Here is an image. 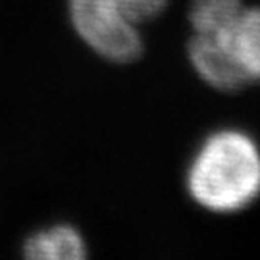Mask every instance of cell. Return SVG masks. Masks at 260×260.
<instances>
[{"instance_id": "1", "label": "cell", "mask_w": 260, "mask_h": 260, "mask_svg": "<svg viewBox=\"0 0 260 260\" xmlns=\"http://www.w3.org/2000/svg\"><path fill=\"white\" fill-rule=\"evenodd\" d=\"M189 197L205 210L235 214L260 197V149L239 129L210 133L193 154L185 174Z\"/></svg>"}, {"instance_id": "2", "label": "cell", "mask_w": 260, "mask_h": 260, "mask_svg": "<svg viewBox=\"0 0 260 260\" xmlns=\"http://www.w3.org/2000/svg\"><path fill=\"white\" fill-rule=\"evenodd\" d=\"M66 19L79 41L114 47L166 12L170 0H64Z\"/></svg>"}, {"instance_id": "3", "label": "cell", "mask_w": 260, "mask_h": 260, "mask_svg": "<svg viewBox=\"0 0 260 260\" xmlns=\"http://www.w3.org/2000/svg\"><path fill=\"white\" fill-rule=\"evenodd\" d=\"M189 62L197 75L223 93H237L249 85L247 75L243 74L241 66L225 45L220 35H201L195 33L189 41Z\"/></svg>"}, {"instance_id": "4", "label": "cell", "mask_w": 260, "mask_h": 260, "mask_svg": "<svg viewBox=\"0 0 260 260\" xmlns=\"http://www.w3.org/2000/svg\"><path fill=\"white\" fill-rule=\"evenodd\" d=\"M21 254L27 260H85L89 256V241L75 223L50 222L23 237Z\"/></svg>"}, {"instance_id": "5", "label": "cell", "mask_w": 260, "mask_h": 260, "mask_svg": "<svg viewBox=\"0 0 260 260\" xmlns=\"http://www.w3.org/2000/svg\"><path fill=\"white\" fill-rule=\"evenodd\" d=\"M249 83L260 81V6L243 8L230 29L220 33Z\"/></svg>"}, {"instance_id": "6", "label": "cell", "mask_w": 260, "mask_h": 260, "mask_svg": "<svg viewBox=\"0 0 260 260\" xmlns=\"http://www.w3.org/2000/svg\"><path fill=\"white\" fill-rule=\"evenodd\" d=\"M243 8V0H193L189 6V23L195 33L220 35L232 27Z\"/></svg>"}]
</instances>
